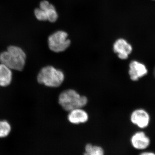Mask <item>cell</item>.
<instances>
[{
  "mask_svg": "<svg viewBox=\"0 0 155 155\" xmlns=\"http://www.w3.org/2000/svg\"><path fill=\"white\" fill-rule=\"evenodd\" d=\"M26 54L22 48L16 45H10L6 51L0 54V63L16 71L24 69Z\"/></svg>",
  "mask_w": 155,
  "mask_h": 155,
  "instance_id": "6da1fadb",
  "label": "cell"
},
{
  "mask_svg": "<svg viewBox=\"0 0 155 155\" xmlns=\"http://www.w3.org/2000/svg\"><path fill=\"white\" fill-rule=\"evenodd\" d=\"M58 102L65 111L72 110L76 108H83L88 102L86 96L81 95L74 89L66 90L59 95Z\"/></svg>",
  "mask_w": 155,
  "mask_h": 155,
  "instance_id": "7a4b0ae2",
  "label": "cell"
},
{
  "mask_svg": "<svg viewBox=\"0 0 155 155\" xmlns=\"http://www.w3.org/2000/svg\"><path fill=\"white\" fill-rule=\"evenodd\" d=\"M64 80L65 75L64 72L52 66L43 67L37 76L38 83L48 87H59Z\"/></svg>",
  "mask_w": 155,
  "mask_h": 155,
  "instance_id": "3957f363",
  "label": "cell"
},
{
  "mask_svg": "<svg viewBox=\"0 0 155 155\" xmlns=\"http://www.w3.org/2000/svg\"><path fill=\"white\" fill-rule=\"evenodd\" d=\"M68 34L64 31H58L50 35L48 38V45L54 52L60 53L66 51L71 45Z\"/></svg>",
  "mask_w": 155,
  "mask_h": 155,
  "instance_id": "277c9868",
  "label": "cell"
},
{
  "mask_svg": "<svg viewBox=\"0 0 155 155\" xmlns=\"http://www.w3.org/2000/svg\"><path fill=\"white\" fill-rule=\"evenodd\" d=\"M35 16L40 21L55 22L58 20V15L55 8L47 0H43L40 2L39 7L35 9Z\"/></svg>",
  "mask_w": 155,
  "mask_h": 155,
  "instance_id": "5b68a950",
  "label": "cell"
},
{
  "mask_svg": "<svg viewBox=\"0 0 155 155\" xmlns=\"http://www.w3.org/2000/svg\"><path fill=\"white\" fill-rule=\"evenodd\" d=\"M130 144L134 149L144 151L149 147L151 144L150 139L143 131L136 132L130 138Z\"/></svg>",
  "mask_w": 155,
  "mask_h": 155,
  "instance_id": "8992f818",
  "label": "cell"
},
{
  "mask_svg": "<svg viewBox=\"0 0 155 155\" xmlns=\"http://www.w3.org/2000/svg\"><path fill=\"white\" fill-rule=\"evenodd\" d=\"M113 49L114 52L121 60L127 59L132 51L131 45L123 38H119L115 41Z\"/></svg>",
  "mask_w": 155,
  "mask_h": 155,
  "instance_id": "52a82bcc",
  "label": "cell"
},
{
  "mask_svg": "<svg viewBox=\"0 0 155 155\" xmlns=\"http://www.w3.org/2000/svg\"><path fill=\"white\" fill-rule=\"evenodd\" d=\"M130 121L140 128H146L149 124L150 117L146 111L142 109H138L134 111L131 114Z\"/></svg>",
  "mask_w": 155,
  "mask_h": 155,
  "instance_id": "ba28073f",
  "label": "cell"
},
{
  "mask_svg": "<svg viewBox=\"0 0 155 155\" xmlns=\"http://www.w3.org/2000/svg\"><path fill=\"white\" fill-rule=\"evenodd\" d=\"M147 72V69L144 64L135 61L130 62L128 73L131 80L137 81L146 75Z\"/></svg>",
  "mask_w": 155,
  "mask_h": 155,
  "instance_id": "9c48e42d",
  "label": "cell"
},
{
  "mask_svg": "<svg viewBox=\"0 0 155 155\" xmlns=\"http://www.w3.org/2000/svg\"><path fill=\"white\" fill-rule=\"evenodd\" d=\"M67 119L72 124L78 125L86 123L88 120L89 116L82 108H76L69 111Z\"/></svg>",
  "mask_w": 155,
  "mask_h": 155,
  "instance_id": "30bf717a",
  "label": "cell"
},
{
  "mask_svg": "<svg viewBox=\"0 0 155 155\" xmlns=\"http://www.w3.org/2000/svg\"><path fill=\"white\" fill-rule=\"evenodd\" d=\"M12 70L5 65L0 64V86H8L12 81Z\"/></svg>",
  "mask_w": 155,
  "mask_h": 155,
  "instance_id": "8fae6325",
  "label": "cell"
},
{
  "mask_svg": "<svg viewBox=\"0 0 155 155\" xmlns=\"http://www.w3.org/2000/svg\"><path fill=\"white\" fill-rule=\"evenodd\" d=\"M104 150L101 147L93 145L91 143L87 144L85 147V153L84 155H104Z\"/></svg>",
  "mask_w": 155,
  "mask_h": 155,
  "instance_id": "7c38bea8",
  "label": "cell"
},
{
  "mask_svg": "<svg viewBox=\"0 0 155 155\" xmlns=\"http://www.w3.org/2000/svg\"><path fill=\"white\" fill-rule=\"evenodd\" d=\"M11 124L6 120H0V138H6L11 133Z\"/></svg>",
  "mask_w": 155,
  "mask_h": 155,
  "instance_id": "4fadbf2b",
  "label": "cell"
},
{
  "mask_svg": "<svg viewBox=\"0 0 155 155\" xmlns=\"http://www.w3.org/2000/svg\"><path fill=\"white\" fill-rule=\"evenodd\" d=\"M139 155H155V152L151 151H143Z\"/></svg>",
  "mask_w": 155,
  "mask_h": 155,
  "instance_id": "5bb4252c",
  "label": "cell"
},
{
  "mask_svg": "<svg viewBox=\"0 0 155 155\" xmlns=\"http://www.w3.org/2000/svg\"><path fill=\"white\" fill-rule=\"evenodd\" d=\"M153 74H154V77H155V67L154 68V69Z\"/></svg>",
  "mask_w": 155,
  "mask_h": 155,
  "instance_id": "9a60e30c",
  "label": "cell"
}]
</instances>
